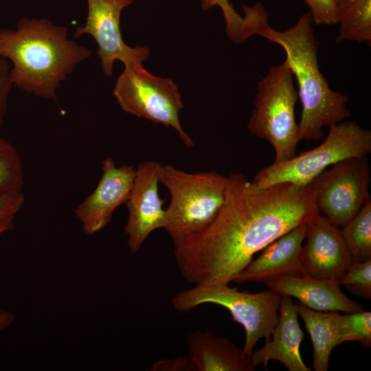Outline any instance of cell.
<instances>
[{
    "label": "cell",
    "mask_w": 371,
    "mask_h": 371,
    "mask_svg": "<svg viewBox=\"0 0 371 371\" xmlns=\"http://www.w3.org/2000/svg\"><path fill=\"white\" fill-rule=\"evenodd\" d=\"M227 179L225 200L216 216L172 242L178 269L194 285L233 282L256 253L320 214L308 185L262 188L240 173Z\"/></svg>",
    "instance_id": "cell-1"
},
{
    "label": "cell",
    "mask_w": 371,
    "mask_h": 371,
    "mask_svg": "<svg viewBox=\"0 0 371 371\" xmlns=\"http://www.w3.org/2000/svg\"><path fill=\"white\" fill-rule=\"evenodd\" d=\"M91 54L48 19L22 18L16 30H0V56L12 64L13 86L45 99L57 101L60 82Z\"/></svg>",
    "instance_id": "cell-2"
},
{
    "label": "cell",
    "mask_w": 371,
    "mask_h": 371,
    "mask_svg": "<svg viewBox=\"0 0 371 371\" xmlns=\"http://www.w3.org/2000/svg\"><path fill=\"white\" fill-rule=\"evenodd\" d=\"M313 24L309 12L282 32L272 28L266 19L257 34L278 44L285 52V59L297 80L302 104L299 139L306 142L322 138L324 126L341 122L350 116L348 96L333 90L319 69V41Z\"/></svg>",
    "instance_id": "cell-3"
},
{
    "label": "cell",
    "mask_w": 371,
    "mask_h": 371,
    "mask_svg": "<svg viewBox=\"0 0 371 371\" xmlns=\"http://www.w3.org/2000/svg\"><path fill=\"white\" fill-rule=\"evenodd\" d=\"M227 177L214 171L188 172L161 165L159 183L170 194L164 228L172 242L205 226L222 207Z\"/></svg>",
    "instance_id": "cell-4"
},
{
    "label": "cell",
    "mask_w": 371,
    "mask_h": 371,
    "mask_svg": "<svg viewBox=\"0 0 371 371\" xmlns=\"http://www.w3.org/2000/svg\"><path fill=\"white\" fill-rule=\"evenodd\" d=\"M298 100L293 74L286 59L272 66L258 82L254 106L247 123L251 134L271 144L274 163L296 155L299 126L295 117Z\"/></svg>",
    "instance_id": "cell-5"
},
{
    "label": "cell",
    "mask_w": 371,
    "mask_h": 371,
    "mask_svg": "<svg viewBox=\"0 0 371 371\" xmlns=\"http://www.w3.org/2000/svg\"><path fill=\"white\" fill-rule=\"evenodd\" d=\"M282 295L271 290L251 293L239 291L228 284H203L179 291L172 299L175 310L184 313L204 304H214L226 308L234 321L245 331L243 352L250 356L261 338L270 339L279 319Z\"/></svg>",
    "instance_id": "cell-6"
},
{
    "label": "cell",
    "mask_w": 371,
    "mask_h": 371,
    "mask_svg": "<svg viewBox=\"0 0 371 371\" xmlns=\"http://www.w3.org/2000/svg\"><path fill=\"white\" fill-rule=\"evenodd\" d=\"M328 128V135L320 145L292 159L263 168L252 182L262 188L284 183L306 186L333 164L370 153V130L355 122H341Z\"/></svg>",
    "instance_id": "cell-7"
},
{
    "label": "cell",
    "mask_w": 371,
    "mask_h": 371,
    "mask_svg": "<svg viewBox=\"0 0 371 371\" xmlns=\"http://www.w3.org/2000/svg\"><path fill=\"white\" fill-rule=\"evenodd\" d=\"M113 95L125 112L166 128L170 126L187 148L194 146L192 139L179 122L183 104L177 85L170 79L151 74L142 64L126 65L117 78Z\"/></svg>",
    "instance_id": "cell-8"
},
{
    "label": "cell",
    "mask_w": 371,
    "mask_h": 371,
    "mask_svg": "<svg viewBox=\"0 0 371 371\" xmlns=\"http://www.w3.org/2000/svg\"><path fill=\"white\" fill-rule=\"evenodd\" d=\"M370 167L368 155L338 161L326 168L309 184L316 205L331 223L343 227L370 197Z\"/></svg>",
    "instance_id": "cell-9"
},
{
    "label": "cell",
    "mask_w": 371,
    "mask_h": 371,
    "mask_svg": "<svg viewBox=\"0 0 371 371\" xmlns=\"http://www.w3.org/2000/svg\"><path fill=\"white\" fill-rule=\"evenodd\" d=\"M88 13L83 26L76 29L74 37L91 35L98 47L102 72L106 76L113 74V64L120 60L124 66L142 64L148 59L146 47H131L123 41L120 30L122 11L133 0H87Z\"/></svg>",
    "instance_id": "cell-10"
},
{
    "label": "cell",
    "mask_w": 371,
    "mask_h": 371,
    "mask_svg": "<svg viewBox=\"0 0 371 371\" xmlns=\"http://www.w3.org/2000/svg\"><path fill=\"white\" fill-rule=\"evenodd\" d=\"M161 164L146 161L135 169L133 187L126 202L128 216L124 232L132 254L137 253L153 231L164 228V202L159 195Z\"/></svg>",
    "instance_id": "cell-11"
},
{
    "label": "cell",
    "mask_w": 371,
    "mask_h": 371,
    "mask_svg": "<svg viewBox=\"0 0 371 371\" xmlns=\"http://www.w3.org/2000/svg\"><path fill=\"white\" fill-rule=\"evenodd\" d=\"M301 254V276L339 283L353 262L340 227L319 214L306 224Z\"/></svg>",
    "instance_id": "cell-12"
},
{
    "label": "cell",
    "mask_w": 371,
    "mask_h": 371,
    "mask_svg": "<svg viewBox=\"0 0 371 371\" xmlns=\"http://www.w3.org/2000/svg\"><path fill=\"white\" fill-rule=\"evenodd\" d=\"M102 177L93 192L74 210L83 232L93 235L111 221L113 213L125 204L131 193L135 169L132 166H115L111 157L102 161Z\"/></svg>",
    "instance_id": "cell-13"
},
{
    "label": "cell",
    "mask_w": 371,
    "mask_h": 371,
    "mask_svg": "<svg viewBox=\"0 0 371 371\" xmlns=\"http://www.w3.org/2000/svg\"><path fill=\"white\" fill-rule=\"evenodd\" d=\"M306 224H302L268 245L233 280L263 282L281 276H301V254Z\"/></svg>",
    "instance_id": "cell-14"
},
{
    "label": "cell",
    "mask_w": 371,
    "mask_h": 371,
    "mask_svg": "<svg viewBox=\"0 0 371 371\" xmlns=\"http://www.w3.org/2000/svg\"><path fill=\"white\" fill-rule=\"evenodd\" d=\"M280 295L294 297L304 306L317 311L353 313L364 310L363 305L348 297L338 282L305 276L278 277L265 283Z\"/></svg>",
    "instance_id": "cell-15"
},
{
    "label": "cell",
    "mask_w": 371,
    "mask_h": 371,
    "mask_svg": "<svg viewBox=\"0 0 371 371\" xmlns=\"http://www.w3.org/2000/svg\"><path fill=\"white\" fill-rule=\"evenodd\" d=\"M279 312V319L270 339L265 341L261 348L250 355L252 362L256 367L262 364L267 370L268 362L276 360L289 371H311L300 353L304 333L300 326L291 297L282 296Z\"/></svg>",
    "instance_id": "cell-16"
},
{
    "label": "cell",
    "mask_w": 371,
    "mask_h": 371,
    "mask_svg": "<svg viewBox=\"0 0 371 371\" xmlns=\"http://www.w3.org/2000/svg\"><path fill=\"white\" fill-rule=\"evenodd\" d=\"M188 359L195 371H254L250 356L233 342L211 331L196 330L187 339Z\"/></svg>",
    "instance_id": "cell-17"
},
{
    "label": "cell",
    "mask_w": 371,
    "mask_h": 371,
    "mask_svg": "<svg viewBox=\"0 0 371 371\" xmlns=\"http://www.w3.org/2000/svg\"><path fill=\"white\" fill-rule=\"evenodd\" d=\"M294 305L311 339L313 348V368L315 371L328 370L331 351L339 345L340 314L337 311L312 310L299 302H295Z\"/></svg>",
    "instance_id": "cell-18"
},
{
    "label": "cell",
    "mask_w": 371,
    "mask_h": 371,
    "mask_svg": "<svg viewBox=\"0 0 371 371\" xmlns=\"http://www.w3.org/2000/svg\"><path fill=\"white\" fill-rule=\"evenodd\" d=\"M337 43L344 41L371 42V0H336Z\"/></svg>",
    "instance_id": "cell-19"
},
{
    "label": "cell",
    "mask_w": 371,
    "mask_h": 371,
    "mask_svg": "<svg viewBox=\"0 0 371 371\" xmlns=\"http://www.w3.org/2000/svg\"><path fill=\"white\" fill-rule=\"evenodd\" d=\"M340 232L353 262L371 259V199H367L358 213Z\"/></svg>",
    "instance_id": "cell-20"
},
{
    "label": "cell",
    "mask_w": 371,
    "mask_h": 371,
    "mask_svg": "<svg viewBox=\"0 0 371 371\" xmlns=\"http://www.w3.org/2000/svg\"><path fill=\"white\" fill-rule=\"evenodd\" d=\"M23 184L19 154L9 142L0 137V194L21 191Z\"/></svg>",
    "instance_id": "cell-21"
},
{
    "label": "cell",
    "mask_w": 371,
    "mask_h": 371,
    "mask_svg": "<svg viewBox=\"0 0 371 371\" xmlns=\"http://www.w3.org/2000/svg\"><path fill=\"white\" fill-rule=\"evenodd\" d=\"M339 344L357 341L364 347H371V312L361 311L339 315Z\"/></svg>",
    "instance_id": "cell-22"
},
{
    "label": "cell",
    "mask_w": 371,
    "mask_h": 371,
    "mask_svg": "<svg viewBox=\"0 0 371 371\" xmlns=\"http://www.w3.org/2000/svg\"><path fill=\"white\" fill-rule=\"evenodd\" d=\"M201 7L204 10L218 6L225 21V32L234 43H242L251 36L248 16H242L234 8L229 0H200Z\"/></svg>",
    "instance_id": "cell-23"
},
{
    "label": "cell",
    "mask_w": 371,
    "mask_h": 371,
    "mask_svg": "<svg viewBox=\"0 0 371 371\" xmlns=\"http://www.w3.org/2000/svg\"><path fill=\"white\" fill-rule=\"evenodd\" d=\"M347 291L366 300L371 298V259L352 262L339 281Z\"/></svg>",
    "instance_id": "cell-24"
},
{
    "label": "cell",
    "mask_w": 371,
    "mask_h": 371,
    "mask_svg": "<svg viewBox=\"0 0 371 371\" xmlns=\"http://www.w3.org/2000/svg\"><path fill=\"white\" fill-rule=\"evenodd\" d=\"M24 200L21 191L0 194V236L14 228L15 216Z\"/></svg>",
    "instance_id": "cell-25"
},
{
    "label": "cell",
    "mask_w": 371,
    "mask_h": 371,
    "mask_svg": "<svg viewBox=\"0 0 371 371\" xmlns=\"http://www.w3.org/2000/svg\"><path fill=\"white\" fill-rule=\"evenodd\" d=\"M309 8L313 23L333 25L337 24L336 0H304Z\"/></svg>",
    "instance_id": "cell-26"
},
{
    "label": "cell",
    "mask_w": 371,
    "mask_h": 371,
    "mask_svg": "<svg viewBox=\"0 0 371 371\" xmlns=\"http://www.w3.org/2000/svg\"><path fill=\"white\" fill-rule=\"evenodd\" d=\"M10 71V66L8 60L0 56V128L6 115L8 98L13 87Z\"/></svg>",
    "instance_id": "cell-27"
},
{
    "label": "cell",
    "mask_w": 371,
    "mask_h": 371,
    "mask_svg": "<svg viewBox=\"0 0 371 371\" xmlns=\"http://www.w3.org/2000/svg\"><path fill=\"white\" fill-rule=\"evenodd\" d=\"M150 370L194 371V369L188 357H177L171 359H160L153 363Z\"/></svg>",
    "instance_id": "cell-28"
},
{
    "label": "cell",
    "mask_w": 371,
    "mask_h": 371,
    "mask_svg": "<svg viewBox=\"0 0 371 371\" xmlns=\"http://www.w3.org/2000/svg\"><path fill=\"white\" fill-rule=\"evenodd\" d=\"M14 320L13 313L0 307V332L7 329Z\"/></svg>",
    "instance_id": "cell-29"
}]
</instances>
